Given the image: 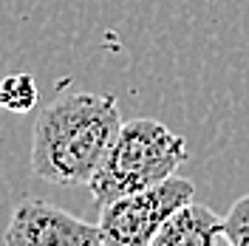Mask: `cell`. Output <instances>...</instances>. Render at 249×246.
Listing matches in <instances>:
<instances>
[{"mask_svg": "<svg viewBox=\"0 0 249 246\" xmlns=\"http://www.w3.org/2000/svg\"><path fill=\"white\" fill-rule=\"evenodd\" d=\"M122 127L110 93H68L40 110L31 130V173L48 184L88 187Z\"/></svg>", "mask_w": 249, "mask_h": 246, "instance_id": "cell-1", "label": "cell"}, {"mask_svg": "<svg viewBox=\"0 0 249 246\" xmlns=\"http://www.w3.org/2000/svg\"><path fill=\"white\" fill-rule=\"evenodd\" d=\"M184 161V136L173 133L164 122L159 119L122 122L88 190H91L96 207L102 210L110 201L167 181Z\"/></svg>", "mask_w": 249, "mask_h": 246, "instance_id": "cell-2", "label": "cell"}, {"mask_svg": "<svg viewBox=\"0 0 249 246\" xmlns=\"http://www.w3.org/2000/svg\"><path fill=\"white\" fill-rule=\"evenodd\" d=\"M196 195V184L181 176H170L167 181L142 190L133 195L110 201L99 212V232L105 246H147L156 232L164 227L181 207Z\"/></svg>", "mask_w": 249, "mask_h": 246, "instance_id": "cell-3", "label": "cell"}, {"mask_svg": "<svg viewBox=\"0 0 249 246\" xmlns=\"http://www.w3.org/2000/svg\"><path fill=\"white\" fill-rule=\"evenodd\" d=\"M6 246H105L99 224L65 212L43 198L20 201L3 232Z\"/></svg>", "mask_w": 249, "mask_h": 246, "instance_id": "cell-4", "label": "cell"}, {"mask_svg": "<svg viewBox=\"0 0 249 246\" xmlns=\"http://www.w3.org/2000/svg\"><path fill=\"white\" fill-rule=\"evenodd\" d=\"M224 235V218H218L207 204L190 201L173 218L164 221V227L156 232V238L147 246H215Z\"/></svg>", "mask_w": 249, "mask_h": 246, "instance_id": "cell-5", "label": "cell"}, {"mask_svg": "<svg viewBox=\"0 0 249 246\" xmlns=\"http://www.w3.org/2000/svg\"><path fill=\"white\" fill-rule=\"evenodd\" d=\"M40 99V88L31 74H9L0 79V108L9 113H29Z\"/></svg>", "mask_w": 249, "mask_h": 246, "instance_id": "cell-6", "label": "cell"}, {"mask_svg": "<svg viewBox=\"0 0 249 246\" xmlns=\"http://www.w3.org/2000/svg\"><path fill=\"white\" fill-rule=\"evenodd\" d=\"M224 241L230 246H249V193L230 207L224 218Z\"/></svg>", "mask_w": 249, "mask_h": 246, "instance_id": "cell-7", "label": "cell"}, {"mask_svg": "<svg viewBox=\"0 0 249 246\" xmlns=\"http://www.w3.org/2000/svg\"><path fill=\"white\" fill-rule=\"evenodd\" d=\"M215 246H230V244H227V241H224V235H221V241H218Z\"/></svg>", "mask_w": 249, "mask_h": 246, "instance_id": "cell-8", "label": "cell"}]
</instances>
